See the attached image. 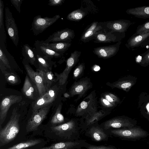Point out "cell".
I'll return each instance as SVG.
<instances>
[{
    "label": "cell",
    "mask_w": 149,
    "mask_h": 149,
    "mask_svg": "<svg viewBox=\"0 0 149 149\" xmlns=\"http://www.w3.org/2000/svg\"><path fill=\"white\" fill-rule=\"evenodd\" d=\"M52 130L63 141L80 139L81 132L80 119L72 118L65 123L51 127Z\"/></svg>",
    "instance_id": "obj_1"
},
{
    "label": "cell",
    "mask_w": 149,
    "mask_h": 149,
    "mask_svg": "<svg viewBox=\"0 0 149 149\" xmlns=\"http://www.w3.org/2000/svg\"><path fill=\"white\" fill-rule=\"evenodd\" d=\"M20 116L17 109L14 108L8 122L3 128H0V147L10 143L16 137L20 130Z\"/></svg>",
    "instance_id": "obj_2"
},
{
    "label": "cell",
    "mask_w": 149,
    "mask_h": 149,
    "mask_svg": "<svg viewBox=\"0 0 149 149\" xmlns=\"http://www.w3.org/2000/svg\"><path fill=\"white\" fill-rule=\"evenodd\" d=\"M105 130L110 137H117L128 141L139 140L149 135L147 132L138 126L130 128Z\"/></svg>",
    "instance_id": "obj_3"
},
{
    "label": "cell",
    "mask_w": 149,
    "mask_h": 149,
    "mask_svg": "<svg viewBox=\"0 0 149 149\" xmlns=\"http://www.w3.org/2000/svg\"><path fill=\"white\" fill-rule=\"evenodd\" d=\"M97 102L95 91L85 97L78 106L75 113L77 117H81V123L98 111Z\"/></svg>",
    "instance_id": "obj_4"
},
{
    "label": "cell",
    "mask_w": 149,
    "mask_h": 149,
    "mask_svg": "<svg viewBox=\"0 0 149 149\" xmlns=\"http://www.w3.org/2000/svg\"><path fill=\"white\" fill-rule=\"evenodd\" d=\"M137 120L128 117L116 116L101 123V127L104 130L130 128L136 126Z\"/></svg>",
    "instance_id": "obj_5"
},
{
    "label": "cell",
    "mask_w": 149,
    "mask_h": 149,
    "mask_svg": "<svg viewBox=\"0 0 149 149\" xmlns=\"http://www.w3.org/2000/svg\"><path fill=\"white\" fill-rule=\"evenodd\" d=\"M64 86V85H63ZM63 86L55 85L32 103L33 111L38 110L51 104L63 89Z\"/></svg>",
    "instance_id": "obj_6"
},
{
    "label": "cell",
    "mask_w": 149,
    "mask_h": 149,
    "mask_svg": "<svg viewBox=\"0 0 149 149\" xmlns=\"http://www.w3.org/2000/svg\"><path fill=\"white\" fill-rule=\"evenodd\" d=\"M81 54V51L77 50L71 53L70 57L66 60V67L63 71L59 74L55 72L56 81H58L60 85L63 86L66 83L69 73L79 61Z\"/></svg>",
    "instance_id": "obj_7"
},
{
    "label": "cell",
    "mask_w": 149,
    "mask_h": 149,
    "mask_svg": "<svg viewBox=\"0 0 149 149\" xmlns=\"http://www.w3.org/2000/svg\"><path fill=\"white\" fill-rule=\"evenodd\" d=\"M60 17L59 15H56L52 17H42L40 15L36 16L32 23L31 30L34 35H38L54 24Z\"/></svg>",
    "instance_id": "obj_8"
},
{
    "label": "cell",
    "mask_w": 149,
    "mask_h": 149,
    "mask_svg": "<svg viewBox=\"0 0 149 149\" xmlns=\"http://www.w3.org/2000/svg\"><path fill=\"white\" fill-rule=\"evenodd\" d=\"M125 36V33L111 32L102 28L97 31L93 40L96 43H107L121 41Z\"/></svg>",
    "instance_id": "obj_9"
},
{
    "label": "cell",
    "mask_w": 149,
    "mask_h": 149,
    "mask_svg": "<svg viewBox=\"0 0 149 149\" xmlns=\"http://www.w3.org/2000/svg\"><path fill=\"white\" fill-rule=\"evenodd\" d=\"M51 104L39 109L33 111L32 114L27 123L26 130L29 132L37 130L38 126L46 117Z\"/></svg>",
    "instance_id": "obj_10"
},
{
    "label": "cell",
    "mask_w": 149,
    "mask_h": 149,
    "mask_svg": "<svg viewBox=\"0 0 149 149\" xmlns=\"http://www.w3.org/2000/svg\"><path fill=\"white\" fill-rule=\"evenodd\" d=\"M92 86L89 78H82L74 82L69 90V94L71 97L78 95V97L75 100L77 101L84 96L88 91L92 88Z\"/></svg>",
    "instance_id": "obj_11"
},
{
    "label": "cell",
    "mask_w": 149,
    "mask_h": 149,
    "mask_svg": "<svg viewBox=\"0 0 149 149\" xmlns=\"http://www.w3.org/2000/svg\"><path fill=\"white\" fill-rule=\"evenodd\" d=\"M5 25L7 33L14 44L17 46L19 41L18 31L12 13L8 7L5 9Z\"/></svg>",
    "instance_id": "obj_12"
},
{
    "label": "cell",
    "mask_w": 149,
    "mask_h": 149,
    "mask_svg": "<svg viewBox=\"0 0 149 149\" xmlns=\"http://www.w3.org/2000/svg\"><path fill=\"white\" fill-rule=\"evenodd\" d=\"M22 63L28 76L36 86L40 97L42 95L47 91L44 83L42 77L38 71H35L24 58Z\"/></svg>",
    "instance_id": "obj_13"
},
{
    "label": "cell",
    "mask_w": 149,
    "mask_h": 149,
    "mask_svg": "<svg viewBox=\"0 0 149 149\" xmlns=\"http://www.w3.org/2000/svg\"><path fill=\"white\" fill-rule=\"evenodd\" d=\"M100 23L103 29L111 32L125 33L132 24L130 20L123 19Z\"/></svg>",
    "instance_id": "obj_14"
},
{
    "label": "cell",
    "mask_w": 149,
    "mask_h": 149,
    "mask_svg": "<svg viewBox=\"0 0 149 149\" xmlns=\"http://www.w3.org/2000/svg\"><path fill=\"white\" fill-rule=\"evenodd\" d=\"M85 135L96 142L107 141L110 137L98 123L89 126L85 132Z\"/></svg>",
    "instance_id": "obj_15"
},
{
    "label": "cell",
    "mask_w": 149,
    "mask_h": 149,
    "mask_svg": "<svg viewBox=\"0 0 149 149\" xmlns=\"http://www.w3.org/2000/svg\"><path fill=\"white\" fill-rule=\"evenodd\" d=\"M75 36L73 30L68 28L54 32L44 42L55 43L60 42H71Z\"/></svg>",
    "instance_id": "obj_16"
},
{
    "label": "cell",
    "mask_w": 149,
    "mask_h": 149,
    "mask_svg": "<svg viewBox=\"0 0 149 149\" xmlns=\"http://www.w3.org/2000/svg\"><path fill=\"white\" fill-rule=\"evenodd\" d=\"M21 96L10 95L3 98L0 105V126L5 121L8 110L13 104L19 102L22 99Z\"/></svg>",
    "instance_id": "obj_17"
},
{
    "label": "cell",
    "mask_w": 149,
    "mask_h": 149,
    "mask_svg": "<svg viewBox=\"0 0 149 149\" xmlns=\"http://www.w3.org/2000/svg\"><path fill=\"white\" fill-rule=\"evenodd\" d=\"M88 143L83 139L73 141H63L39 149H81L83 148H85Z\"/></svg>",
    "instance_id": "obj_18"
},
{
    "label": "cell",
    "mask_w": 149,
    "mask_h": 149,
    "mask_svg": "<svg viewBox=\"0 0 149 149\" xmlns=\"http://www.w3.org/2000/svg\"><path fill=\"white\" fill-rule=\"evenodd\" d=\"M121 43L120 41L112 45L97 47L93 49V52L99 58H109L116 54Z\"/></svg>",
    "instance_id": "obj_19"
},
{
    "label": "cell",
    "mask_w": 149,
    "mask_h": 149,
    "mask_svg": "<svg viewBox=\"0 0 149 149\" xmlns=\"http://www.w3.org/2000/svg\"><path fill=\"white\" fill-rule=\"evenodd\" d=\"M137 79L135 77L129 75L120 78L113 83L107 82L106 84L112 88H116L127 92L135 84Z\"/></svg>",
    "instance_id": "obj_20"
},
{
    "label": "cell",
    "mask_w": 149,
    "mask_h": 149,
    "mask_svg": "<svg viewBox=\"0 0 149 149\" xmlns=\"http://www.w3.org/2000/svg\"><path fill=\"white\" fill-rule=\"evenodd\" d=\"M149 38V32L141 34H133L127 40L125 45L129 49L133 50L140 46L146 41Z\"/></svg>",
    "instance_id": "obj_21"
},
{
    "label": "cell",
    "mask_w": 149,
    "mask_h": 149,
    "mask_svg": "<svg viewBox=\"0 0 149 149\" xmlns=\"http://www.w3.org/2000/svg\"><path fill=\"white\" fill-rule=\"evenodd\" d=\"M30 79L29 77L26 75L22 88V92L26 97L36 100L39 97L37 96V93H39V92L35 84L34 83L33 84L32 81Z\"/></svg>",
    "instance_id": "obj_22"
},
{
    "label": "cell",
    "mask_w": 149,
    "mask_h": 149,
    "mask_svg": "<svg viewBox=\"0 0 149 149\" xmlns=\"http://www.w3.org/2000/svg\"><path fill=\"white\" fill-rule=\"evenodd\" d=\"M102 28L100 22L94 21L88 25L83 32L80 40L84 43L92 40L96 33Z\"/></svg>",
    "instance_id": "obj_23"
},
{
    "label": "cell",
    "mask_w": 149,
    "mask_h": 149,
    "mask_svg": "<svg viewBox=\"0 0 149 149\" xmlns=\"http://www.w3.org/2000/svg\"><path fill=\"white\" fill-rule=\"evenodd\" d=\"M111 112L105 110L97 111L86 120L81 123V132H85L91 125L98 123L102 118L109 115Z\"/></svg>",
    "instance_id": "obj_24"
},
{
    "label": "cell",
    "mask_w": 149,
    "mask_h": 149,
    "mask_svg": "<svg viewBox=\"0 0 149 149\" xmlns=\"http://www.w3.org/2000/svg\"><path fill=\"white\" fill-rule=\"evenodd\" d=\"M34 46L36 53L42 57L58 58L62 56L42 45L38 40L35 41Z\"/></svg>",
    "instance_id": "obj_25"
},
{
    "label": "cell",
    "mask_w": 149,
    "mask_h": 149,
    "mask_svg": "<svg viewBox=\"0 0 149 149\" xmlns=\"http://www.w3.org/2000/svg\"><path fill=\"white\" fill-rule=\"evenodd\" d=\"M138 107L141 115L149 121V94L143 92L140 94Z\"/></svg>",
    "instance_id": "obj_26"
},
{
    "label": "cell",
    "mask_w": 149,
    "mask_h": 149,
    "mask_svg": "<svg viewBox=\"0 0 149 149\" xmlns=\"http://www.w3.org/2000/svg\"><path fill=\"white\" fill-rule=\"evenodd\" d=\"M42 45L62 55L70 47L71 42H60L55 43H46L43 40L40 41Z\"/></svg>",
    "instance_id": "obj_27"
},
{
    "label": "cell",
    "mask_w": 149,
    "mask_h": 149,
    "mask_svg": "<svg viewBox=\"0 0 149 149\" xmlns=\"http://www.w3.org/2000/svg\"><path fill=\"white\" fill-rule=\"evenodd\" d=\"M22 54L24 58L31 65L36 66L38 65L37 54L34 49L28 44L24 45L22 49Z\"/></svg>",
    "instance_id": "obj_28"
},
{
    "label": "cell",
    "mask_w": 149,
    "mask_h": 149,
    "mask_svg": "<svg viewBox=\"0 0 149 149\" xmlns=\"http://www.w3.org/2000/svg\"><path fill=\"white\" fill-rule=\"evenodd\" d=\"M129 15L139 18L146 19L149 18V6H145L129 8L126 11Z\"/></svg>",
    "instance_id": "obj_29"
},
{
    "label": "cell",
    "mask_w": 149,
    "mask_h": 149,
    "mask_svg": "<svg viewBox=\"0 0 149 149\" xmlns=\"http://www.w3.org/2000/svg\"><path fill=\"white\" fill-rule=\"evenodd\" d=\"M38 71L41 74L44 84L47 91L51 87L53 83L56 81L54 77V74L51 70L45 71L38 69Z\"/></svg>",
    "instance_id": "obj_30"
},
{
    "label": "cell",
    "mask_w": 149,
    "mask_h": 149,
    "mask_svg": "<svg viewBox=\"0 0 149 149\" xmlns=\"http://www.w3.org/2000/svg\"><path fill=\"white\" fill-rule=\"evenodd\" d=\"M42 140L40 139L27 140L22 142L6 149H26L40 143Z\"/></svg>",
    "instance_id": "obj_31"
},
{
    "label": "cell",
    "mask_w": 149,
    "mask_h": 149,
    "mask_svg": "<svg viewBox=\"0 0 149 149\" xmlns=\"http://www.w3.org/2000/svg\"><path fill=\"white\" fill-rule=\"evenodd\" d=\"M88 14L85 10L80 8L75 10L67 15L66 19L72 21L79 22Z\"/></svg>",
    "instance_id": "obj_32"
},
{
    "label": "cell",
    "mask_w": 149,
    "mask_h": 149,
    "mask_svg": "<svg viewBox=\"0 0 149 149\" xmlns=\"http://www.w3.org/2000/svg\"><path fill=\"white\" fill-rule=\"evenodd\" d=\"M80 8L86 11L88 14H94L98 12L97 7L90 0L81 1Z\"/></svg>",
    "instance_id": "obj_33"
},
{
    "label": "cell",
    "mask_w": 149,
    "mask_h": 149,
    "mask_svg": "<svg viewBox=\"0 0 149 149\" xmlns=\"http://www.w3.org/2000/svg\"><path fill=\"white\" fill-rule=\"evenodd\" d=\"M62 107L61 104H60L56 110L55 113L51 119V123L52 124L61 125L65 123L64 117L61 113Z\"/></svg>",
    "instance_id": "obj_34"
},
{
    "label": "cell",
    "mask_w": 149,
    "mask_h": 149,
    "mask_svg": "<svg viewBox=\"0 0 149 149\" xmlns=\"http://www.w3.org/2000/svg\"><path fill=\"white\" fill-rule=\"evenodd\" d=\"M37 56L38 62V69L45 71L51 70V65L49 62V58H51L43 57L37 54Z\"/></svg>",
    "instance_id": "obj_35"
},
{
    "label": "cell",
    "mask_w": 149,
    "mask_h": 149,
    "mask_svg": "<svg viewBox=\"0 0 149 149\" xmlns=\"http://www.w3.org/2000/svg\"><path fill=\"white\" fill-rule=\"evenodd\" d=\"M6 81L12 84H15L19 82L18 78L15 74L12 72H8L1 70Z\"/></svg>",
    "instance_id": "obj_36"
},
{
    "label": "cell",
    "mask_w": 149,
    "mask_h": 149,
    "mask_svg": "<svg viewBox=\"0 0 149 149\" xmlns=\"http://www.w3.org/2000/svg\"><path fill=\"white\" fill-rule=\"evenodd\" d=\"M101 96L110 102L116 105L121 102L120 98L111 92L103 93Z\"/></svg>",
    "instance_id": "obj_37"
},
{
    "label": "cell",
    "mask_w": 149,
    "mask_h": 149,
    "mask_svg": "<svg viewBox=\"0 0 149 149\" xmlns=\"http://www.w3.org/2000/svg\"><path fill=\"white\" fill-rule=\"evenodd\" d=\"M85 69V64L84 63L79 64L75 68L73 72V78L76 80L80 77L83 73Z\"/></svg>",
    "instance_id": "obj_38"
},
{
    "label": "cell",
    "mask_w": 149,
    "mask_h": 149,
    "mask_svg": "<svg viewBox=\"0 0 149 149\" xmlns=\"http://www.w3.org/2000/svg\"><path fill=\"white\" fill-rule=\"evenodd\" d=\"M141 57L139 64L141 66L146 67L149 65V49L143 54H140Z\"/></svg>",
    "instance_id": "obj_39"
},
{
    "label": "cell",
    "mask_w": 149,
    "mask_h": 149,
    "mask_svg": "<svg viewBox=\"0 0 149 149\" xmlns=\"http://www.w3.org/2000/svg\"><path fill=\"white\" fill-rule=\"evenodd\" d=\"M100 103L101 106L107 111H109L108 109L111 110L117 106L102 96L100 98Z\"/></svg>",
    "instance_id": "obj_40"
},
{
    "label": "cell",
    "mask_w": 149,
    "mask_h": 149,
    "mask_svg": "<svg viewBox=\"0 0 149 149\" xmlns=\"http://www.w3.org/2000/svg\"><path fill=\"white\" fill-rule=\"evenodd\" d=\"M149 32V21L147 20L137 28L136 33L141 34Z\"/></svg>",
    "instance_id": "obj_41"
},
{
    "label": "cell",
    "mask_w": 149,
    "mask_h": 149,
    "mask_svg": "<svg viewBox=\"0 0 149 149\" xmlns=\"http://www.w3.org/2000/svg\"><path fill=\"white\" fill-rule=\"evenodd\" d=\"M85 148L86 149H118L115 146L112 145L98 146L89 143Z\"/></svg>",
    "instance_id": "obj_42"
},
{
    "label": "cell",
    "mask_w": 149,
    "mask_h": 149,
    "mask_svg": "<svg viewBox=\"0 0 149 149\" xmlns=\"http://www.w3.org/2000/svg\"><path fill=\"white\" fill-rule=\"evenodd\" d=\"M0 62L6 68H10L8 59L1 47H0Z\"/></svg>",
    "instance_id": "obj_43"
},
{
    "label": "cell",
    "mask_w": 149,
    "mask_h": 149,
    "mask_svg": "<svg viewBox=\"0 0 149 149\" xmlns=\"http://www.w3.org/2000/svg\"><path fill=\"white\" fill-rule=\"evenodd\" d=\"M4 5L3 2L0 0V28L1 29L3 27V12Z\"/></svg>",
    "instance_id": "obj_44"
},
{
    "label": "cell",
    "mask_w": 149,
    "mask_h": 149,
    "mask_svg": "<svg viewBox=\"0 0 149 149\" xmlns=\"http://www.w3.org/2000/svg\"><path fill=\"white\" fill-rule=\"evenodd\" d=\"M23 0H11L12 4L14 6L16 9L20 13L21 12L20 7Z\"/></svg>",
    "instance_id": "obj_45"
},
{
    "label": "cell",
    "mask_w": 149,
    "mask_h": 149,
    "mask_svg": "<svg viewBox=\"0 0 149 149\" xmlns=\"http://www.w3.org/2000/svg\"><path fill=\"white\" fill-rule=\"evenodd\" d=\"M65 1V0H49L48 5L51 6H59L62 5Z\"/></svg>",
    "instance_id": "obj_46"
},
{
    "label": "cell",
    "mask_w": 149,
    "mask_h": 149,
    "mask_svg": "<svg viewBox=\"0 0 149 149\" xmlns=\"http://www.w3.org/2000/svg\"><path fill=\"white\" fill-rule=\"evenodd\" d=\"M149 45V38L142 45L141 47H144L146 45Z\"/></svg>",
    "instance_id": "obj_47"
},
{
    "label": "cell",
    "mask_w": 149,
    "mask_h": 149,
    "mask_svg": "<svg viewBox=\"0 0 149 149\" xmlns=\"http://www.w3.org/2000/svg\"><path fill=\"white\" fill-rule=\"evenodd\" d=\"M64 96L65 97H68L70 96V95L69 94L67 93H65L64 95Z\"/></svg>",
    "instance_id": "obj_48"
},
{
    "label": "cell",
    "mask_w": 149,
    "mask_h": 149,
    "mask_svg": "<svg viewBox=\"0 0 149 149\" xmlns=\"http://www.w3.org/2000/svg\"><path fill=\"white\" fill-rule=\"evenodd\" d=\"M147 143L148 144H149V140L147 142Z\"/></svg>",
    "instance_id": "obj_49"
}]
</instances>
